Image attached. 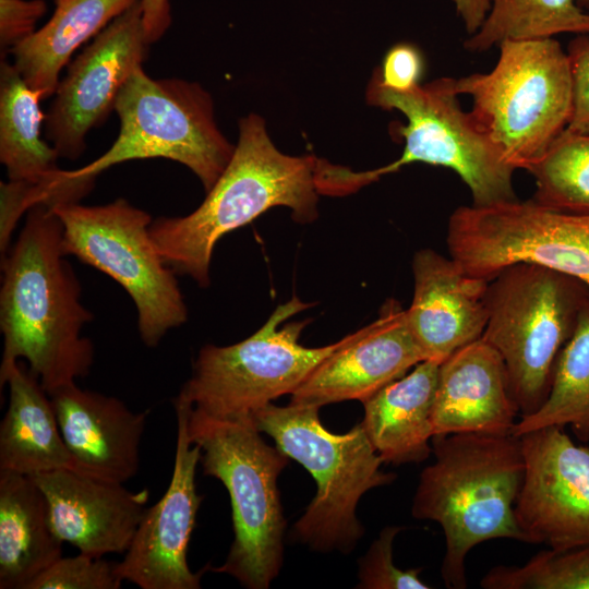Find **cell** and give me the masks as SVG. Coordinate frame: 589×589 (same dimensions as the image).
I'll return each mask as SVG.
<instances>
[{"mask_svg":"<svg viewBox=\"0 0 589 589\" xmlns=\"http://www.w3.org/2000/svg\"><path fill=\"white\" fill-rule=\"evenodd\" d=\"M63 228L51 206L38 203L1 257L0 368L24 359L49 395L88 375L94 346L82 335L93 314L63 250Z\"/></svg>","mask_w":589,"mask_h":589,"instance_id":"6da1fadb","label":"cell"},{"mask_svg":"<svg viewBox=\"0 0 589 589\" xmlns=\"http://www.w3.org/2000/svg\"><path fill=\"white\" fill-rule=\"evenodd\" d=\"M316 158L278 151L262 117L240 119L233 154L202 204L185 216L153 219L158 253L176 274L207 287L212 255L225 235L276 206L288 207L300 224L317 217Z\"/></svg>","mask_w":589,"mask_h":589,"instance_id":"7a4b0ae2","label":"cell"},{"mask_svg":"<svg viewBox=\"0 0 589 589\" xmlns=\"http://www.w3.org/2000/svg\"><path fill=\"white\" fill-rule=\"evenodd\" d=\"M434 461L419 478L412 516L437 522L445 537L441 574L450 589L467 587L465 561L493 539L526 542L515 518L525 473L520 438L453 433L432 437Z\"/></svg>","mask_w":589,"mask_h":589,"instance_id":"3957f363","label":"cell"},{"mask_svg":"<svg viewBox=\"0 0 589 589\" xmlns=\"http://www.w3.org/2000/svg\"><path fill=\"white\" fill-rule=\"evenodd\" d=\"M188 434L201 447L203 473L220 480L231 502L233 541L224 564L211 570L267 589L283 565L286 519L277 480L290 458L265 443L252 419H218L189 406Z\"/></svg>","mask_w":589,"mask_h":589,"instance_id":"277c9868","label":"cell"},{"mask_svg":"<svg viewBox=\"0 0 589 589\" xmlns=\"http://www.w3.org/2000/svg\"><path fill=\"white\" fill-rule=\"evenodd\" d=\"M318 410L316 406L271 402L252 420L316 482V494L294 524L292 538L314 551L349 553L364 534L356 514L359 500L369 490L392 483L396 476L381 470L383 460L361 423L334 434L322 424Z\"/></svg>","mask_w":589,"mask_h":589,"instance_id":"5b68a950","label":"cell"},{"mask_svg":"<svg viewBox=\"0 0 589 589\" xmlns=\"http://www.w3.org/2000/svg\"><path fill=\"white\" fill-rule=\"evenodd\" d=\"M486 73L456 79L479 127L516 170H528L567 128L573 83L567 52L553 38L504 40Z\"/></svg>","mask_w":589,"mask_h":589,"instance_id":"8992f818","label":"cell"},{"mask_svg":"<svg viewBox=\"0 0 589 589\" xmlns=\"http://www.w3.org/2000/svg\"><path fill=\"white\" fill-rule=\"evenodd\" d=\"M456 79L440 77L398 93L381 86L373 77L366 101L385 110H398L407 122L392 125L404 139L398 159L377 169L352 171L342 167L339 190L350 194L413 163L442 166L455 171L468 187L472 204L493 206L517 201L513 184L515 168L479 127L471 112L460 107Z\"/></svg>","mask_w":589,"mask_h":589,"instance_id":"52a82bcc","label":"cell"},{"mask_svg":"<svg viewBox=\"0 0 589 589\" xmlns=\"http://www.w3.org/2000/svg\"><path fill=\"white\" fill-rule=\"evenodd\" d=\"M589 288L550 268L516 263L489 281L481 339L503 358L521 417L546 400L558 354Z\"/></svg>","mask_w":589,"mask_h":589,"instance_id":"ba28073f","label":"cell"},{"mask_svg":"<svg viewBox=\"0 0 589 589\" xmlns=\"http://www.w3.org/2000/svg\"><path fill=\"white\" fill-rule=\"evenodd\" d=\"M120 130L94 161L64 170L70 178L96 180L106 169L133 159L167 158L188 167L209 191L228 165L235 145L219 131L211 95L195 82L155 80L137 68L115 105Z\"/></svg>","mask_w":589,"mask_h":589,"instance_id":"9c48e42d","label":"cell"},{"mask_svg":"<svg viewBox=\"0 0 589 589\" xmlns=\"http://www.w3.org/2000/svg\"><path fill=\"white\" fill-rule=\"evenodd\" d=\"M308 308L309 303L293 296L244 340L202 347L177 398L214 418L244 420L275 398L292 394L345 341L344 337L317 348L300 345L308 321H287Z\"/></svg>","mask_w":589,"mask_h":589,"instance_id":"30bf717a","label":"cell"},{"mask_svg":"<svg viewBox=\"0 0 589 589\" xmlns=\"http://www.w3.org/2000/svg\"><path fill=\"white\" fill-rule=\"evenodd\" d=\"M63 228V250L116 280L131 297L142 341L156 347L188 320L176 273L158 253L149 233L153 218L117 199L105 205L52 207Z\"/></svg>","mask_w":589,"mask_h":589,"instance_id":"8fae6325","label":"cell"},{"mask_svg":"<svg viewBox=\"0 0 589 589\" xmlns=\"http://www.w3.org/2000/svg\"><path fill=\"white\" fill-rule=\"evenodd\" d=\"M446 241L450 257L476 278L490 281L509 265L531 263L589 288V213L556 211L532 199L459 206Z\"/></svg>","mask_w":589,"mask_h":589,"instance_id":"7c38bea8","label":"cell"},{"mask_svg":"<svg viewBox=\"0 0 589 589\" xmlns=\"http://www.w3.org/2000/svg\"><path fill=\"white\" fill-rule=\"evenodd\" d=\"M148 45L137 0L72 61L44 122L45 137L59 157L82 155L88 131L115 110L121 88L142 67Z\"/></svg>","mask_w":589,"mask_h":589,"instance_id":"4fadbf2b","label":"cell"},{"mask_svg":"<svg viewBox=\"0 0 589 589\" xmlns=\"http://www.w3.org/2000/svg\"><path fill=\"white\" fill-rule=\"evenodd\" d=\"M517 437L525 473L515 518L526 543L557 550L589 543V447L560 426Z\"/></svg>","mask_w":589,"mask_h":589,"instance_id":"5bb4252c","label":"cell"},{"mask_svg":"<svg viewBox=\"0 0 589 589\" xmlns=\"http://www.w3.org/2000/svg\"><path fill=\"white\" fill-rule=\"evenodd\" d=\"M177 443L171 480L161 498L147 507L117 572L142 589H199L201 573L190 569L188 549L202 495L195 474L200 445L188 434L189 406L173 399Z\"/></svg>","mask_w":589,"mask_h":589,"instance_id":"9a60e30c","label":"cell"},{"mask_svg":"<svg viewBox=\"0 0 589 589\" xmlns=\"http://www.w3.org/2000/svg\"><path fill=\"white\" fill-rule=\"evenodd\" d=\"M423 360L406 310L389 299L374 322L347 335L344 344L306 376L290 402L320 408L351 399L362 402Z\"/></svg>","mask_w":589,"mask_h":589,"instance_id":"2e32d148","label":"cell"},{"mask_svg":"<svg viewBox=\"0 0 589 589\" xmlns=\"http://www.w3.org/2000/svg\"><path fill=\"white\" fill-rule=\"evenodd\" d=\"M43 491L51 528L61 542L103 557L125 553L146 510L148 491L70 469L31 477Z\"/></svg>","mask_w":589,"mask_h":589,"instance_id":"e0dca14e","label":"cell"},{"mask_svg":"<svg viewBox=\"0 0 589 589\" xmlns=\"http://www.w3.org/2000/svg\"><path fill=\"white\" fill-rule=\"evenodd\" d=\"M412 272L413 297L406 316L426 360L442 362L481 338L488 280L467 275L452 257L431 249L416 252Z\"/></svg>","mask_w":589,"mask_h":589,"instance_id":"ac0fdd59","label":"cell"},{"mask_svg":"<svg viewBox=\"0 0 589 589\" xmlns=\"http://www.w3.org/2000/svg\"><path fill=\"white\" fill-rule=\"evenodd\" d=\"M49 397L75 471L119 483L137 473L147 410L134 412L122 400L76 383Z\"/></svg>","mask_w":589,"mask_h":589,"instance_id":"d6986e66","label":"cell"},{"mask_svg":"<svg viewBox=\"0 0 589 589\" xmlns=\"http://www.w3.org/2000/svg\"><path fill=\"white\" fill-rule=\"evenodd\" d=\"M518 413L505 362L481 338L441 362L432 410L434 435H509Z\"/></svg>","mask_w":589,"mask_h":589,"instance_id":"ffe728a7","label":"cell"},{"mask_svg":"<svg viewBox=\"0 0 589 589\" xmlns=\"http://www.w3.org/2000/svg\"><path fill=\"white\" fill-rule=\"evenodd\" d=\"M440 364L423 360L362 401L364 417L360 423L383 462H422L432 453V410Z\"/></svg>","mask_w":589,"mask_h":589,"instance_id":"44dd1931","label":"cell"},{"mask_svg":"<svg viewBox=\"0 0 589 589\" xmlns=\"http://www.w3.org/2000/svg\"><path fill=\"white\" fill-rule=\"evenodd\" d=\"M9 406L0 424V470L35 476L58 469L75 471L49 395L19 361L0 368Z\"/></svg>","mask_w":589,"mask_h":589,"instance_id":"7402d4cb","label":"cell"},{"mask_svg":"<svg viewBox=\"0 0 589 589\" xmlns=\"http://www.w3.org/2000/svg\"><path fill=\"white\" fill-rule=\"evenodd\" d=\"M43 491L28 476L0 470V589H28L62 556Z\"/></svg>","mask_w":589,"mask_h":589,"instance_id":"603a6c76","label":"cell"},{"mask_svg":"<svg viewBox=\"0 0 589 589\" xmlns=\"http://www.w3.org/2000/svg\"><path fill=\"white\" fill-rule=\"evenodd\" d=\"M136 1L55 0L56 9L50 20L11 50L13 65L32 88L43 94V98L51 96L72 53Z\"/></svg>","mask_w":589,"mask_h":589,"instance_id":"cb8c5ba5","label":"cell"},{"mask_svg":"<svg viewBox=\"0 0 589 589\" xmlns=\"http://www.w3.org/2000/svg\"><path fill=\"white\" fill-rule=\"evenodd\" d=\"M43 94L32 88L13 64L0 67V161L9 180L45 188L60 168L56 149L41 137Z\"/></svg>","mask_w":589,"mask_h":589,"instance_id":"d4e9b609","label":"cell"},{"mask_svg":"<svg viewBox=\"0 0 589 589\" xmlns=\"http://www.w3.org/2000/svg\"><path fill=\"white\" fill-rule=\"evenodd\" d=\"M565 425H569L581 442H589V296L572 336L558 354L546 400L534 413L521 417L512 435Z\"/></svg>","mask_w":589,"mask_h":589,"instance_id":"484cf974","label":"cell"},{"mask_svg":"<svg viewBox=\"0 0 589 589\" xmlns=\"http://www.w3.org/2000/svg\"><path fill=\"white\" fill-rule=\"evenodd\" d=\"M481 27L464 47L482 52L504 40L553 38L560 34L589 35V13L576 0H490Z\"/></svg>","mask_w":589,"mask_h":589,"instance_id":"4316f807","label":"cell"},{"mask_svg":"<svg viewBox=\"0 0 589 589\" xmlns=\"http://www.w3.org/2000/svg\"><path fill=\"white\" fill-rule=\"evenodd\" d=\"M538 204L562 212L589 213V132L565 129L528 170Z\"/></svg>","mask_w":589,"mask_h":589,"instance_id":"83f0119b","label":"cell"},{"mask_svg":"<svg viewBox=\"0 0 589 589\" xmlns=\"http://www.w3.org/2000/svg\"><path fill=\"white\" fill-rule=\"evenodd\" d=\"M484 589H589V543L551 549L522 565H500L480 581Z\"/></svg>","mask_w":589,"mask_h":589,"instance_id":"f1b7e54d","label":"cell"},{"mask_svg":"<svg viewBox=\"0 0 589 589\" xmlns=\"http://www.w3.org/2000/svg\"><path fill=\"white\" fill-rule=\"evenodd\" d=\"M117 563L84 553L61 556L37 576L28 589H119Z\"/></svg>","mask_w":589,"mask_h":589,"instance_id":"f546056e","label":"cell"},{"mask_svg":"<svg viewBox=\"0 0 589 589\" xmlns=\"http://www.w3.org/2000/svg\"><path fill=\"white\" fill-rule=\"evenodd\" d=\"M404 528L387 526L359 562V585L363 589H429L419 568L400 569L393 562V544Z\"/></svg>","mask_w":589,"mask_h":589,"instance_id":"4dcf8cb0","label":"cell"},{"mask_svg":"<svg viewBox=\"0 0 589 589\" xmlns=\"http://www.w3.org/2000/svg\"><path fill=\"white\" fill-rule=\"evenodd\" d=\"M424 65L423 55L417 46L399 43L386 51L372 77L389 91L406 93L421 84Z\"/></svg>","mask_w":589,"mask_h":589,"instance_id":"1f68e13d","label":"cell"},{"mask_svg":"<svg viewBox=\"0 0 589 589\" xmlns=\"http://www.w3.org/2000/svg\"><path fill=\"white\" fill-rule=\"evenodd\" d=\"M566 52L573 83V109L567 129L589 132V35H577Z\"/></svg>","mask_w":589,"mask_h":589,"instance_id":"d6a6232c","label":"cell"},{"mask_svg":"<svg viewBox=\"0 0 589 589\" xmlns=\"http://www.w3.org/2000/svg\"><path fill=\"white\" fill-rule=\"evenodd\" d=\"M45 12L44 0H0L1 57L35 33Z\"/></svg>","mask_w":589,"mask_h":589,"instance_id":"836d02e7","label":"cell"},{"mask_svg":"<svg viewBox=\"0 0 589 589\" xmlns=\"http://www.w3.org/2000/svg\"><path fill=\"white\" fill-rule=\"evenodd\" d=\"M142 21L148 44L161 38L171 24L169 0H141Z\"/></svg>","mask_w":589,"mask_h":589,"instance_id":"e575fe53","label":"cell"},{"mask_svg":"<svg viewBox=\"0 0 589 589\" xmlns=\"http://www.w3.org/2000/svg\"><path fill=\"white\" fill-rule=\"evenodd\" d=\"M457 14L466 21L482 19L490 9V0H452Z\"/></svg>","mask_w":589,"mask_h":589,"instance_id":"d590c367","label":"cell"},{"mask_svg":"<svg viewBox=\"0 0 589 589\" xmlns=\"http://www.w3.org/2000/svg\"><path fill=\"white\" fill-rule=\"evenodd\" d=\"M577 4L580 7V8H589V0H576Z\"/></svg>","mask_w":589,"mask_h":589,"instance_id":"8d00e7d4","label":"cell"}]
</instances>
